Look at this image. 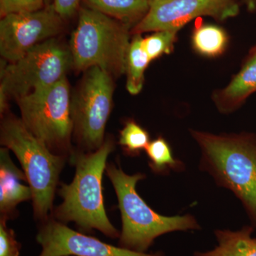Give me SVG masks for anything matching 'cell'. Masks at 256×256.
I'll return each instance as SVG.
<instances>
[{
	"mask_svg": "<svg viewBox=\"0 0 256 256\" xmlns=\"http://www.w3.org/2000/svg\"><path fill=\"white\" fill-rule=\"evenodd\" d=\"M114 149V142L107 140L95 151H74L70 156L75 175L72 183L60 184L58 194L63 201L54 210V218L65 224L74 222L84 234L97 230L119 238L120 232L109 220L102 197V176Z\"/></svg>",
	"mask_w": 256,
	"mask_h": 256,
	"instance_id": "1",
	"label": "cell"
},
{
	"mask_svg": "<svg viewBox=\"0 0 256 256\" xmlns=\"http://www.w3.org/2000/svg\"><path fill=\"white\" fill-rule=\"evenodd\" d=\"M202 151L200 168L242 202L256 228V133L214 134L192 130Z\"/></svg>",
	"mask_w": 256,
	"mask_h": 256,
	"instance_id": "2",
	"label": "cell"
},
{
	"mask_svg": "<svg viewBox=\"0 0 256 256\" xmlns=\"http://www.w3.org/2000/svg\"><path fill=\"white\" fill-rule=\"evenodd\" d=\"M106 172L114 186L121 214L118 246L144 254L161 236L201 228L193 216H166L148 206L136 190L138 182L144 180L146 175L127 174L114 164H107Z\"/></svg>",
	"mask_w": 256,
	"mask_h": 256,
	"instance_id": "3",
	"label": "cell"
},
{
	"mask_svg": "<svg viewBox=\"0 0 256 256\" xmlns=\"http://www.w3.org/2000/svg\"><path fill=\"white\" fill-rule=\"evenodd\" d=\"M0 141L16 156L32 191L34 215L40 222L50 218L55 192L67 156L52 152L15 116L1 124Z\"/></svg>",
	"mask_w": 256,
	"mask_h": 256,
	"instance_id": "4",
	"label": "cell"
},
{
	"mask_svg": "<svg viewBox=\"0 0 256 256\" xmlns=\"http://www.w3.org/2000/svg\"><path fill=\"white\" fill-rule=\"evenodd\" d=\"M129 28V25L96 10H80L70 40L74 68L87 70L97 66L114 76L126 74Z\"/></svg>",
	"mask_w": 256,
	"mask_h": 256,
	"instance_id": "5",
	"label": "cell"
},
{
	"mask_svg": "<svg viewBox=\"0 0 256 256\" xmlns=\"http://www.w3.org/2000/svg\"><path fill=\"white\" fill-rule=\"evenodd\" d=\"M24 124L52 152L72 156V97L66 77L16 99Z\"/></svg>",
	"mask_w": 256,
	"mask_h": 256,
	"instance_id": "6",
	"label": "cell"
},
{
	"mask_svg": "<svg viewBox=\"0 0 256 256\" xmlns=\"http://www.w3.org/2000/svg\"><path fill=\"white\" fill-rule=\"evenodd\" d=\"M74 67L70 48L52 38L38 44L16 62L1 68L0 111L4 114L10 97L18 99L50 86L66 78Z\"/></svg>",
	"mask_w": 256,
	"mask_h": 256,
	"instance_id": "7",
	"label": "cell"
},
{
	"mask_svg": "<svg viewBox=\"0 0 256 256\" xmlns=\"http://www.w3.org/2000/svg\"><path fill=\"white\" fill-rule=\"evenodd\" d=\"M78 92L72 99L74 132L82 151L92 152L105 142V130L112 110V76L94 66L87 69Z\"/></svg>",
	"mask_w": 256,
	"mask_h": 256,
	"instance_id": "8",
	"label": "cell"
},
{
	"mask_svg": "<svg viewBox=\"0 0 256 256\" xmlns=\"http://www.w3.org/2000/svg\"><path fill=\"white\" fill-rule=\"evenodd\" d=\"M238 0H152L146 16L134 26L132 33L176 30L200 16L220 21L237 16Z\"/></svg>",
	"mask_w": 256,
	"mask_h": 256,
	"instance_id": "9",
	"label": "cell"
},
{
	"mask_svg": "<svg viewBox=\"0 0 256 256\" xmlns=\"http://www.w3.org/2000/svg\"><path fill=\"white\" fill-rule=\"evenodd\" d=\"M60 18L50 6L30 12L14 13L0 22V54L13 63L38 44L53 38L63 26Z\"/></svg>",
	"mask_w": 256,
	"mask_h": 256,
	"instance_id": "10",
	"label": "cell"
},
{
	"mask_svg": "<svg viewBox=\"0 0 256 256\" xmlns=\"http://www.w3.org/2000/svg\"><path fill=\"white\" fill-rule=\"evenodd\" d=\"M36 239L42 248L38 256H164L162 252L143 254L114 246L50 217L40 224Z\"/></svg>",
	"mask_w": 256,
	"mask_h": 256,
	"instance_id": "11",
	"label": "cell"
},
{
	"mask_svg": "<svg viewBox=\"0 0 256 256\" xmlns=\"http://www.w3.org/2000/svg\"><path fill=\"white\" fill-rule=\"evenodd\" d=\"M23 170L18 169L10 158L9 150H0V212L1 218L8 220L14 216L16 207L22 202L32 200L30 186Z\"/></svg>",
	"mask_w": 256,
	"mask_h": 256,
	"instance_id": "12",
	"label": "cell"
},
{
	"mask_svg": "<svg viewBox=\"0 0 256 256\" xmlns=\"http://www.w3.org/2000/svg\"><path fill=\"white\" fill-rule=\"evenodd\" d=\"M256 92V53L248 54L242 68L228 85L214 92L213 100L222 114L234 112Z\"/></svg>",
	"mask_w": 256,
	"mask_h": 256,
	"instance_id": "13",
	"label": "cell"
},
{
	"mask_svg": "<svg viewBox=\"0 0 256 256\" xmlns=\"http://www.w3.org/2000/svg\"><path fill=\"white\" fill-rule=\"evenodd\" d=\"M254 230L252 226L235 232L217 229L214 232L216 246L208 252H195L194 256H256V238L252 237Z\"/></svg>",
	"mask_w": 256,
	"mask_h": 256,
	"instance_id": "14",
	"label": "cell"
},
{
	"mask_svg": "<svg viewBox=\"0 0 256 256\" xmlns=\"http://www.w3.org/2000/svg\"><path fill=\"white\" fill-rule=\"evenodd\" d=\"M90 9L130 26L136 24L150 8L151 0H84Z\"/></svg>",
	"mask_w": 256,
	"mask_h": 256,
	"instance_id": "15",
	"label": "cell"
},
{
	"mask_svg": "<svg viewBox=\"0 0 256 256\" xmlns=\"http://www.w3.org/2000/svg\"><path fill=\"white\" fill-rule=\"evenodd\" d=\"M228 37L223 28L214 24L196 26L192 36V47L198 54L214 58L223 54L228 45Z\"/></svg>",
	"mask_w": 256,
	"mask_h": 256,
	"instance_id": "16",
	"label": "cell"
},
{
	"mask_svg": "<svg viewBox=\"0 0 256 256\" xmlns=\"http://www.w3.org/2000/svg\"><path fill=\"white\" fill-rule=\"evenodd\" d=\"M142 37L136 34L130 42L127 57L126 72L128 92L132 95H138L142 90L144 82V72L151 60L143 48Z\"/></svg>",
	"mask_w": 256,
	"mask_h": 256,
	"instance_id": "17",
	"label": "cell"
},
{
	"mask_svg": "<svg viewBox=\"0 0 256 256\" xmlns=\"http://www.w3.org/2000/svg\"><path fill=\"white\" fill-rule=\"evenodd\" d=\"M149 164L153 171L160 174L168 173L171 170L182 171L184 165L173 154L169 142L162 137H158L149 143L146 149Z\"/></svg>",
	"mask_w": 256,
	"mask_h": 256,
	"instance_id": "18",
	"label": "cell"
},
{
	"mask_svg": "<svg viewBox=\"0 0 256 256\" xmlns=\"http://www.w3.org/2000/svg\"><path fill=\"white\" fill-rule=\"evenodd\" d=\"M150 142L149 133L134 120H128L120 133L119 144L129 156H138Z\"/></svg>",
	"mask_w": 256,
	"mask_h": 256,
	"instance_id": "19",
	"label": "cell"
},
{
	"mask_svg": "<svg viewBox=\"0 0 256 256\" xmlns=\"http://www.w3.org/2000/svg\"><path fill=\"white\" fill-rule=\"evenodd\" d=\"M178 32L176 30L154 32L152 34L142 38L143 48L151 62L172 52Z\"/></svg>",
	"mask_w": 256,
	"mask_h": 256,
	"instance_id": "20",
	"label": "cell"
},
{
	"mask_svg": "<svg viewBox=\"0 0 256 256\" xmlns=\"http://www.w3.org/2000/svg\"><path fill=\"white\" fill-rule=\"evenodd\" d=\"M6 220H0V256H20L21 244L18 242L12 229L8 227Z\"/></svg>",
	"mask_w": 256,
	"mask_h": 256,
	"instance_id": "21",
	"label": "cell"
},
{
	"mask_svg": "<svg viewBox=\"0 0 256 256\" xmlns=\"http://www.w3.org/2000/svg\"><path fill=\"white\" fill-rule=\"evenodd\" d=\"M44 0H0L2 18L14 13L30 12L42 9Z\"/></svg>",
	"mask_w": 256,
	"mask_h": 256,
	"instance_id": "22",
	"label": "cell"
},
{
	"mask_svg": "<svg viewBox=\"0 0 256 256\" xmlns=\"http://www.w3.org/2000/svg\"><path fill=\"white\" fill-rule=\"evenodd\" d=\"M80 0H54L53 9L60 18H69L73 16L80 4Z\"/></svg>",
	"mask_w": 256,
	"mask_h": 256,
	"instance_id": "23",
	"label": "cell"
},
{
	"mask_svg": "<svg viewBox=\"0 0 256 256\" xmlns=\"http://www.w3.org/2000/svg\"><path fill=\"white\" fill-rule=\"evenodd\" d=\"M238 1L245 4L249 11L256 12V0H238Z\"/></svg>",
	"mask_w": 256,
	"mask_h": 256,
	"instance_id": "24",
	"label": "cell"
},
{
	"mask_svg": "<svg viewBox=\"0 0 256 256\" xmlns=\"http://www.w3.org/2000/svg\"><path fill=\"white\" fill-rule=\"evenodd\" d=\"M256 53V45L252 46L250 50H249V54Z\"/></svg>",
	"mask_w": 256,
	"mask_h": 256,
	"instance_id": "25",
	"label": "cell"
},
{
	"mask_svg": "<svg viewBox=\"0 0 256 256\" xmlns=\"http://www.w3.org/2000/svg\"></svg>",
	"mask_w": 256,
	"mask_h": 256,
	"instance_id": "26",
	"label": "cell"
},
{
	"mask_svg": "<svg viewBox=\"0 0 256 256\" xmlns=\"http://www.w3.org/2000/svg\"><path fill=\"white\" fill-rule=\"evenodd\" d=\"M152 1H151V2H152Z\"/></svg>",
	"mask_w": 256,
	"mask_h": 256,
	"instance_id": "27",
	"label": "cell"
},
{
	"mask_svg": "<svg viewBox=\"0 0 256 256\" xmlns=\"http://www.w3.org/2000/svg\"><path fill=\"white\" fill-rule=\"evenodd\" d=\"M151 1H152V0H151Z\"/></svg>",
	"mask_w": 256,
	"mask_h": 256,
	"instance_id": "28",
	"label": "cell"
}]
</instances>
